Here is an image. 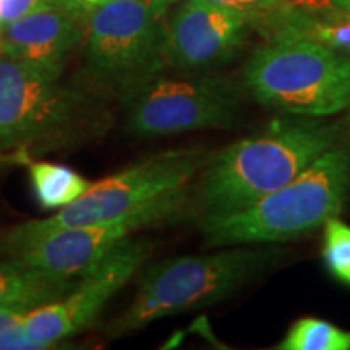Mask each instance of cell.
<instances>
[{
  "label": "cell",
  "instance_id": "cell-1",
  "mask_svg": "<svg viewBox=\"0 0 350 350\" xmlns=\"http://www.w3.org/2000/svg\"><path fill=\"white\" fill-rule=\"evenodd\" d=\"M338 135V125L318 117L286 113L256 135L213 152L196 183L201 217L240 211L294 180L336 146Z\"/></svg>",
  "mask_w": 350,
  "mask_h": 350
},
{
  "label": "cell",
  "instance_id": "cell-2",
  "mask_svg": "<svg viewBox=\"0 0 350 350\" xmlns=\"http://www.w3.org/2000/svg\"><path fill=\"white\" fill-rule=\"evenodd\" d=\"M350 191V156L334 146L256 203L222 216H203L204 247H237L305 237L342 213Z\"/></svg>",
  "mask_w": 350,
  "mask_h": 350
},
{
  "label": "cell",
  "instance_id": "cell-3",
  "mask_svg": "<svg viewBox=\"0 0 350 350\" xmlns=\"http://www.w3.org/2000/svg\"><path fill=\"white\" fill-rule=\"evenodd\" d=\"M213 250L148 265L139 274L133 301L107 327V334L120 338L163 318L229 299L268 265L273 253L250 245Z\"/></svg>",
  "mask_w": 350,
  "mask_h": 350
},
{
  "label": "cell",
  "instance_id": "cell-4",
  "mask_svg": "<svg viewBox=\"0 0 350 350\" xmlns=\"http://www.w3.org/2000/svg\"><path fill=\"white\" fill-rule=\"evenodd\" d=\"M60 77L0 54V154L54 151L100 124L91 96Z\"/></svg>",
  "mask_w": 350,
  "mask_h": 350
},
{
  "label": "cell",
  "instance_id": "cell-5",
  "mask_svg": "<svg viewBox=\"0 0 350 350\" xmlns=\"http://www.w3.org/2000/svg\"><path fill=\"white\" fill-rule=\"evenodd\" d=\"M243 81L255 100L284 113L326 119L350 109V55L317 42L268 41L250 57Z\"/></svg>",
  "mask_w": 350,
  "mask_h": 350
},
{
  "label": "cell",
  "instance_id": "cell-6",
  "mask_svg": "<svg viewBox=\"0 0 350 350\" xmlns=\"http://www.w3.org/2000/svg\"><path fill=\"white\" fill-rule=\"evenodd\" d=\"M191 185L156 200L139 211L120 219L90 226L34 230L20 224L0 240L2 252L36 269L64 278H80L125 239L146 227L180 217L190 204Z\"/></svg>",
  "mask_w": 350,
  "mask_h": 350
},
{
  "label": "cell",
  "instance_id": "cell-7",
  "mask_svg": "<svg viewBox=\"0 0 350 350\" xmlns=\"http://www.w3.org/2000/svg\"><path fill=\"white\" fill-rule=\"evenodd\" d=\"M154 0H120L88 13L86 77L96 90L126 99L156 77L164 33Z\"/></svg>",
  "mask_w": 350,
  "mask_h": 350
},
{
  "label": "cell",
  "instance_id": "cell-8",
  "mask_svg": "<svg viewBox=\"0 0 350 350\" xmlns=\"http://www.w3.org/2000/svg\"><path fill=\"white\" fill-rule=\"evenodd\" d=\"M213 152L200 148L152 154L103 180L91 183L86 193L54 216L25 222L34 230L90 226L139 211L156 200L191 185Z\"/></svg>",
  "mask_w": 350,
  "mask_h": 350
},
{
  "label": "cell",
  "instance_id": "cell-9",
  "mask_svg": "<svg viewBox=\"0 0 350 350\" xmlns=\"http://www.w3.org/2000/svg\"><path fill=\"white\" fill-rule=\"evenodd\" d=\"M125 100L126 131L137 138L227 129L242 106L239 91L214 77H154Z\"/></svg>",
  "mask_w": 350,
  "mask_h": 350
},
{
  "label": "cell",
  "instance_id": "cell-10",
  "mask_svg": "<svg viewBox=\"0 0 350 350\" xmlns=\"http://www.w3.org/2000/svg\"><path fill=\"white\" fill-rule=\"evenodd\" d=\"M152 245L148 239L129 237L107 253L98 265L78 278L75 287L62 299L25 314L29 336L52 349L80 334L98 319L106 305L133 279L150 260Z\"/></svg>",
  "mask_w": 350,
  "mask_h": 350
},
{
  "label": "cell",
  "instance_id": "cell-11",
  "mask_svg": "<svg viewBox=\"0 0 350 350\" xmlns=\"http://www.w3.org/2000/svg\"><path fill=\"white\" fill-rule=\"evenodd\" d=\"M252 23L247 13L187 0L164 31V59L187 72L217 67L237 54Z\"/></svg>",
  "mask_w": 350,
  "mask_h": 350
},
{
  "label": "cell",
  "instance_id": "cell-12",
  "mask_svg": "<svg viewBox=\"0 0 350 350\" xmlns=\"http://www.w3.org/2000/svg\"><path fill=\"white\" fill-rule=\"evenodd\" d=\"M85 16L67 5L49 7L0 26V54L64 72L65 60L83 39Z\"/></svg>",
  "mask_w": 350,
  "mask_h": 350
},
{
  "label": "cell",
  "instance_id": "cell-13",
  "mask_svg": "<svg viewBox=\"0 0 350 350\" xmlns=\"http://www.w3.org/2000/svg\"><path fill=\"white\" fill-rule=\"evenodd\" d=\"M255 20L262 21L269 41L299 39L350 55V12L329 0H282Z\"/></svg>",
  "mask_w": 350,
  "mask_h": 350
},
{
  "label": "cell",
  "instance_id": "cell-14",
  "mask_svg": "<svg viewBox=\"0 0 350 350\" xmlns=\"http://www.w3.org/2000/svg\"><path fill=\"white\" fill-rule=\"evenodd\" d=\"M77 281L8 258L0 262V312H33L62 299Z\"/></svg>",
  "mask_w": 350,
  "mask_h": 350
},
{
  "label": "cell",
  "instance_id": "cell-15",
  "mask_svg": "<svg viewBox=\"0 0 350 350\" xmlns=\"http://www.w3.org/2000/svg\"><path fill=\"white\" fill-rule=\"evenodd\" d=\"M29 180L44 209H62L86 193L91 183L77 170L46 161H29Z\"/></svg>",
  "mask_w": 350,
  "mask_h": 350
},
{
  "label": "cell",
  "instance_id": "cell-16",
  "mask_svg": "<svg viewBox=\"0 0 350 350\" xmlns=\"http://www.w3.org/2000/svg\"><path fill=\"white\" fill-rule=\"evenodd\" d=\"M278 350H350V329L326 319L305 317L288 327Z\"/></svg>",
  "mask_w": 350,
  "mask_h": 350
},
{
  "label": "cell",
  "instance_id": "cell-17",
  "mask_svg": "<svg viewBox=\"0 0 350 350\" xmlns=\"http://www.w3.org/2000/svg\"><path fill=\"white\" fill-rule=\"evenodd\" d=\"M323 227L321 256L326 269L336 281L350 288V226L336 216Z\"/></svg>",
  "mask_w": 350,
  "mask_h": 350
},
{
  "label": "cell",
  "instance_id": "cell-18",
  "mask_svg": "<svg viewBox=\"0 0 350 350\" xmlns=\"http://www.w3.org/2000/svg\"><path fill=\"white\" fill-rule=\"evenodd\" d=\"M20 312H0V350H42L25 325Z\"/></svg>",
  "mask_w": 350,
  "mask_h": 350
},
{
  "label": "cell",
  "instance_id": "cell-19",
  "mask_svg": "<svg viewBox=\"0 0 350 350\" xmlns=\"http://www.w3.org/2000/svg\"><path fill=\"white\" fill-rule=\"evenodd\" d=\"M60 5H67V2L65 0H0V26L42 8Z\"/></svg>",
  "mask_w": 350,
  "mask_h": 350
},
{
  "label": "cell",
  "instance_id": "cell-20",
  "mask_svg": "<svg viewBox=\"0 0 350 350\" xmlns=\"http://www.w3.org/2000/svg\"><path fill=\"white\" fill-rule=\"evenodd\" d=\"M200 2L213 3V5L247 13V15H250L255 20L256 16L278 7L282 0H200Z\"/></svg>",
  "mask_w": 350,
  "mask_h": 350
},
{
  "label": "cell",
  "instance_id": "cell-21",
  "mask_svg": "<svg viewBox=\"0 0 350 350\" xmlns=\"http://www.w3.org/2000/svg\"><path fill=\"white\" fill-rule=\"evenodd\" d=\"M65 2H67V5L70 8H73V10L78 12L86 18V7L88 3H90V0H65Z\"/></svg>",
  "mask_w": 350,
  "mask_h": 350
},
{
  "label": "cell",
  "instance_id": "cell-22",
  "mask_svg": "<svg viewBox=\"0 0 350 350\" xmlns=\"http://www.w3.org/2000/svg\"><path fill=\"white\" fill-rule=\"evenodd\" d=\"M177 2H180V0H154L157 12H159L163 16L167 13L169 7H172L174 3H177Z\"/></svg>",
  "mask_w": 350,
  "mask_h": 350
},
{
  "label": "cell",
  "instance_id": "cell-23",
  "mask_svg": "<svg viewBox=\"0 0 350 350\" xmlns=\"http://www.w3.org/2000/svg\"><path fill=\"white\" fill-rule=\"evenodd\" d=\"M113 2H120V0H90V3H88V7H86V16H88V13H90L91 10H94V8L107 5V3H113Z\"/></svg>",
  "mask_w": 350,
  "mask_h": 350
},
{
  "label": "cell",
  "instance_id": "cell-24",
  "mask_svg": "<svg viewBox=\"0 0 350 350\" xmlns=\"http://www.w3.org/2000/svg\"><path fill=\"white\" fill-rule=\"evenodd\" d=\"M329 2H332L334 5H338L340 8H345V10L350 12V0H329Z\"/></svg>",
  "mask_w": 350,
  "mask_h": 350
},
{
  "label": "cell",
  "instance_id": "cell-25",
  "mask_svg": "<svg viewBox=\"0 0 350 350\" xmlns=\"http://www.w3.org/2000/svg\"><path fill=\"white\" fill-rule=\"evenodd\" d=\"M349 143H350V113H349Z\"/></svg>",
  "mask_w": 350,
  "mask_h": 350
}]
</instances>
